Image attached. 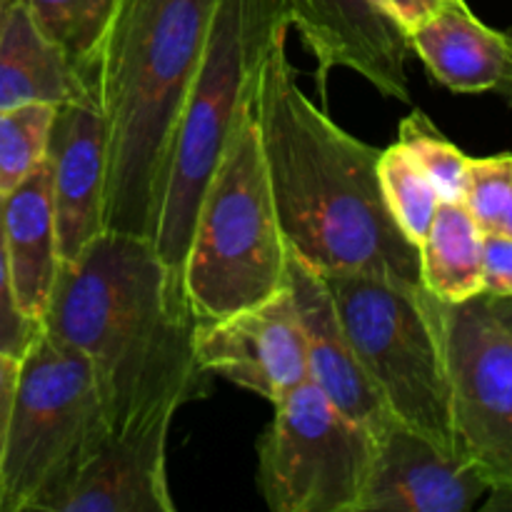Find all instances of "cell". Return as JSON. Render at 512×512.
<instances>
[{"instance_id":"obj_1","label":"cell","mask_w":512,"mask_h":512,"mask_svg":"<svg viewBox=\"0 0 512 512\" xmlns=\"http://www.w3.org/2000/svg\"><path fill=\"white\" fill-rule=\"evenodd\" d=\"M288 30L270 40L253 85V115L280 230L320 275L420 283L418 248L398 228L378 178L380 148L345 133L298 83Z\"/></svg>"},{"instance_id":"obj_2","label":"cell","mask_w":512,"mask_h":512,"mask_svg":"<svg viewBox=\"0 0 512 512\" xmlns=\"http://www.w3.org/2000/svg\"><path fill=\"white\" fill-rule=\"evenodd\" d=\"M195 325L183 278L150 238L105 230L60 263L40 328L85 355L110 435H120L198 395Z\"/></svg>"},{"instance_id":"obj_3","label":"cell","mask_w":512,"mask_h":512,"mask_svg":"<svg viewBox=\"0 0 512 512\" xmlns=\"http://www.w3.org/2000/svg\"><path fill=\"white\" fill-rule=\"evenodd\" d=\"M218 0H118L85 70L108 128L103 228L150 238L175 125Z\"/></svg>"},{"instance_id":"obj_4","label":"cell","mask_w":512,"mask_h":512,"mask_svg":"<svg viewBox=\"0 0 512 512\" xmlns=\"http://www.w3.org/2000/svg\"><path fill=\"white\" fill-rule=\"evenodd\" d=\"M290 25L283 0H218L203 58L173 133L163 193L150 235L155 253L183 278L205 188L253 93L263 55Z\"/></svg>"},{"instance_id":"obj_5","label":"cell","mask_w":512,"mask_h":512,"mask_svg":"<svg viewBox=\"0 0 512 512\" xmlns=\"http://www.w3.org/2000/svg\"><path fill=\"white\" fill-rule=\"evenodd\" d=\"M280 230L253 93L205 188L183 265V288L198 320H218L273 298L288 285Z\"/></svg>"},{"instance_id":"obj_6","label":"cell","mask_w":512,"mask_h":512,"mask_svg":"<svg viewBox=\"0 0 512 512\" xmlns=\"http://www.w3.org/2000/svg\"><path fill=\"white\" fill-rule=\"evenodd\" d=\"M110 438L93 368L40 328L20 355L3 455V510H50Z\"/></svg>"},{"instance_id":"obj_7","label":"cell","mask_w":512,"mask_h":512,"mask_svg":"<svg viewBox=\"0 0 512 512\" xmlns=\"http://www.w3.org/2000/svg\"><path fill=\"white\" fill-rule=\"evenodd\" d=\"M325 283L365 375L393 418L458 455L438 300L423 285L375 275H328Z\"/></svg>"},{"instance_id":"obj_8","label":"cell","mask_w":512,"mask_h":512,"mask_svg":"<svg viewBox=\"0 0 512 512\" xmlns=\"http://www.w3.org/2000/svg\"><path fill=\"white\" fill-rule=\"evenodd\" d=\"M258 443V488L273 512H358L375 435L305 380Z\"/></svg>"},{"instance_id":"obj_9","label":"cell","mask_w":512,"mask_h":512,"mask_svg":"<svg viewBox=\"0 0 512 512\" xmlns=\"http://www.w3.org/2000/svg\"><path fill=\"white\" fill-rule=\"evenodd\" d=\"M455 450L490 490H512V335L478 295L440 303Z\"/></svg>"},{"instance_id":"obj_10","label":"cell","mask_w":512,"mask_h":512,"mask_svg":"<svg viewBox=\"0 0 512 512\" xmlns=\"http://www.w3.org/2000/svg\"><path fill=\"white\" fill-rule=\"evenodd\" d=\"M195 363L278 405L308 380V355L288 285L273 298L218 320H198Z\"/></svg>"},{"instance_id":"obj_11","label":"cell","mask_w":512,"mask_h":512,"mask_svg":"<svg viewBox=\"0 0 512 512\" xmlns=\"http://www.w3.org/2000/svg\"><path fill=\"white\" fill-rule=\"evenodd\" d=\"M283 8L318 60L320 98L325 100L330 70L348 68L385 98L410 103L408 38L370 0H283Z\"/></svg>"},{"instance_id":"obj_12","label":"cell","mask_w":512,"mask_h":512,"mask_svg":"<svg viewBox=\"0 0 512 512\" xmlns=\"http://www.w3.org/2000/svg\"><path fill=\"white\" fill-rule=\"evenodd\" d=\"M485 493L468 460L393 420L375 435L358 512H468Z\"/></svg>"},{"instance_id":"obj_13","label":"cell","mask_w":512,"mask_h":512,"mask_svg":"<svg viewBox=\"0 0 512 512\" xmlns=\"http://www.w3.org/2000/svg\"><path fill=\"white\" fill-rule=\"evenodd\" d=\"M48 170L60 263H68L105 233L108 128L93 100L58 105L48 140Z\"/></svg>"},{"instance_id":"obj_14","label":"cell","mask_w":512,"mask_h":512,"mask_svg":"<svg viewBox=\"0 0 512 512\" xmlns=\"http://www.w3.org/2000/svg\"><path fill=\"white\" fill-rule=\"evenodd\" d=\"M175 413L110 435L48 512H173L165 450Z\"/></svg>"},{"instance_id":"obj_15","label":"cell","mask_w":512,"mask_h":512,"mask_svg":"<svg viewBox=\"0 0 512 512\" xmlns=\"http://www.w3.org/2000/svg\"><path fill=\"white\" fill-rule=\"evenodd\" d=\"M288 290L298 310L308 355V380L355 423L373 435L393 423V413L365 375L335 310L328 283L318 270L288 253Z\"/></svg>"},{"instance_id":"obj_16","label":"cell","mask_w":512,"mask_h":512,"mask_svg":"<svg viewBox=\"0 0 512 512\" xmlns=\"http://www.w3.org/2000/svg\"><path fill=\"white\" fill-rule=\"evenodd\" d=\"M408 48L453 93H505L512 83V35L475 18L465 0L415 28Z\"/></svg>"},{"instance_id":"obj_17","label":"cell","mask_w":512,"mask_h":512,"mask_svg":"<svg viewBox=\"0 0 512 512\" xmlns=\"http://www.w3.org/2000/svg\"><path fill=\"white\" fill-rule=\"evenodd\" d=\"M3 238L15 303L40 325L60 268L48 158L3 198Z\"/></svg>"},{"instance_id":"obj_18","label":"cell","mask_w":512,"mask_h":512,"mask_svg":"<svg viewBox=\"0 0 512 512\" xmlns=\"http://www.w3.org/2000/svg\"><path fill=\"white\" fill-rule=\"evenodd\" d=\"M80 100L93 95L73 60L43 33L23 0L10 3L0 30V110L28 103L58 108Z\"/></svg>"},{"instance_id":"obj_19","label":"cell","mask_w":512,"mask_h":512,"mask_svg":"<svg viewBox=\"0 0 512 512\" xmlns=\"http://www.w3.org/2000/svg\"><path fill=\"white\" fill-rule=\"evenodd\" d=\"M420 283L440 303H465L483 295V233L463 200H440L418 245Z\"/></svg>"},{"instance_id":"obj_20","label":"cell","mask_w":512,"mask_h":512,"mask_svg":"<svg viewBox=\"0 0 512 512\" xmlns=\"http://www.w3.org/2000/svg\"><path fill=\"white\" fill-rule=\"evenodd\" d=\"M378 178L390 215L405 238L418 248L440 203L433 183L403 143L380 150Z\"/></svg>"},{"instance_id":"obj_21","label":"cell","mask_w":512,"mask_h":512,"mask_svg":"<svg viewBox=\"0 0 512 512\" xmlns=\"http://www.w3.org/2000/svg\"><path fill=\"white\" fill-rule=\"evenodd\" d=\"M23 5L85 78L118 0H23Z\"/></svg>"},{"instance_id":"obj_22","label":"cell","mask_w":512,"mask_h":512,"mask_svg":"<svg viewBox=\"0 0 512 512\" xmlns=\"http://www.w3.org/2000/svg\"><path fill=\"white\" fill-rule=\"evenodd\" d=\"M55 110L48 103L0 110V198L13 193L45 163Z\"/></svg>"},{"instance_id":"obj_23","label":"cell","mask_w":512,"mask_h":512,"mask_svg":"<svg viewBox=\"0 0 512 512\" xmlns=\"http://www.w3.org/2000/svg\"><path fill=\"white\" fill-rule=\"evenodd\" d=\"M398 143H403L413 153L440 200L458 203L465 198L470 158L435 128L433 120L423 110H413L400 123Z\"/></svg>"},{"instance_id":"obj_24","label":"cell","mask_w":512,"mask_h":512,"mask_svg":"<svg viewBox=\"0 0 512 512\" xmlns=\"http://www.w3.org/2000/svg\"><path fill=\"white\" fill-rule=\"evenodd\" d=\"M463 203L480 233L512 238V153L470 158Z\"/></svg>"},{"instance_id":"obj_25","label":"cell","mask_w":512,"mask_h":512,"mask_svg":"<svg viewBox=\"0 0 512 512\" xmlns=\"http://www.w3.org/2000/svg\"><path fill=\"white\" fill-rule=\"evenodd\" d=\"M38 330L40 325L25 318L20 313L18 303H15L13 278H10L8 253H5L3 238V198H0V353L20 358Z\"/></svg>"},{"instance_id":"obj_26","label":"cell","mask_w":512,"mask_h":512,"mask_svg":"<svg viewBox=\"0 0 512 512\" xmlns=\"http://www.w3.org/2000/svg\"><path fill=\"white\" fill-rule=\"evenodd\" d=\"M483 295H512V238L483 233Z\"/></svg>"},{"instance_id":"obj_27","label":"cell","mask_w":512,"mask_h":512,"mask_svg":"<svg viewBox=\"0 0 512 512\" xmlns=\"http://www.w3.org/2000/svg\"><path fill=\"white\" fill-rule=\"evenodd\" d=\"M390 23L398 25L403 35L408 38L415 28L428 23L433 15L453 5L455 0H370Z\"/></svg>"},{"instance_id":"obj_28","label":"cell","mask_w":512,"mask_h":512,"mask_svg":"<svg viewBox=\"0 0 512 512\" xmlns=\"http://www.w3.org/2000/svg\"><path fill=\"white\" fill-rule=\"evenodd\" d=\"M20 358L8 353H0V510H3V455L5 440H8L10 410H13L15 383H18Z\"/></svg>"},{"instance_id":"obj_29","label":"cell","mask_w":512,"mask_h":512,"mask_svg":"<svg viewBox=\"0 0 512 512\" xmlns=\"http://www.w3.org/2000/svg\"><path fill=\"white\" fill-rule=\"evenodd\" d=\"M488 305L495 318L500 320V325L512 335V295H508V298H488Z\"/></svg>"},{"instance_id":"obj_30","label":"cell","mask_w":512,"mask_h":512,"mask_svg":"<svg viewBox=\"0 0 512 512\" xmlns=\"http://www.w3.org/2000/svg\"><path fill=\"white\" fill-rule=\"evenodd\" d=\"M488 512H512V490H490L488 503L483 505Z\"/></svg>"},{"instance_id":"obj_31","label":"cell","mask_w":512,"mask_h":512,"mask_svg":"<svg viewBox=\"0 0 512 512\" xmlns=\"http://www.w3.org/2000/svg\"><path fill=\"white\" fill-rule=\"evenodd\" d=\"M8 8H10V0H0V30H3V23H5V15H8Z\"/></svg>"},{"instance_id":"obj_32","label":"cell","mask_w":512,"mask_h":512,"mask_svg":"<svg viewBox=\"0 0 512 512\" xmlns=\"http://www.w3.org/2000/svg\"><path fill=\"white\" fill-rule=\"evenodd\" d=\"M503 95H508V100H510V105H512V83L508 85V90H505V93Z\"/></svg>"},{"instance_id":"obj_33","label":"cell","mask_w":512,"mask_h":512,"mask_svg":"<svg viewBox=\"0 0 512 512\" xmlns=\"http://www.w3.org/2000/svg\"><path fill=\"white\" fill-rule=\"evenodd\" d=\"M10 3H15V0H10Z\"/></svg>"}]
</instances>
